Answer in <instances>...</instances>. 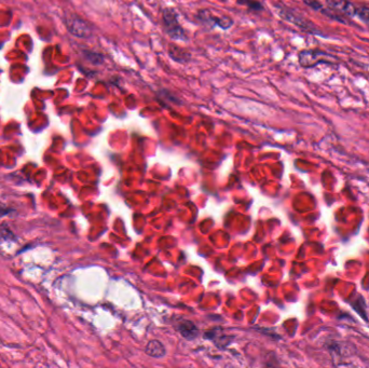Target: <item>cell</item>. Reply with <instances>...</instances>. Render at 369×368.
I'll use <instances>...</instances> for the list:
<instances>
[{
  "mask_svg": "<svg viewBox=\"0 0 369 368\" xmlns=\"http://www.w3.org/2000/svg\"><path fill=\"white\" fill-rule=\"evenodd\" d=\"M162 22L164 26V31L172 40L175 41H184L187 42L189 40L184 27L179 22L178 12L175 8L167 7L162 11Z\"/></svg>",
  "mask_w": 369,
  "mask_h": 368,
  "instance_id": "6da1fadb",
  "label": "cell"
},
{
  "mask_svg": "<svg viewBox=\"0 0 369 368\" xmlns=\"http://www.w3.org/2000/svg\"><path fill=\"white\" fill-rule=\"evenodd\" d=\"M338 57L326 53L325 51L319 49H308L299 52L298 62L304 68H311L319 64H336L338 63Z\"/></svg>",
  "mask_w": 369,
  "mask_h": 368,
  "instance_id": "7a4b0ae2",
  "label": "cell"
},
{
  "mask_svg": "<svg viewBox=\"0 0 369 368\" xmlns=\"http://www.w3.org/2000/svg\"><path fill=\"white\" fill-rule=\"evenodd\" d=\"M195 20L199 21L202 25H204L208 28L219 27L223 31H228L233 25H235V21L232 18L223 16L217 17L208 9H201L195 13Z\"/></svg>",
  "mask_w": 369,
  "mask_h": 368,
  "instance_id": "3957f363",
  "label": "cell"
},
{
  "mask_svg": "<svg viewBox=\"0 0 369 368\" xmlns=\"http://www.w3.org/2000/svg\"><path fill=\"white\" fill-rule=\"evenodd\" d=\"M275 10L276 13L280 16L284 21H287L289 23L296 25L297 27L301 28L303 31H306L308 33H314L316 32V26L312 23V22L308 21L303 16H300L299 13H296L291 9L287 8V7L282 6V5H275Z\"/></svg>",
  "mask_w": 369,
  "mask_h": 368,
  "instance_id": "277c9868",
  "label": "cell"
},
{
  "mask_svg": "<svg viewBox=\"0 0 369 368\" xmlns=\"http://www.w3.org/2000/svg\"><path fill=\"white\" fill-rule=\"evenodd\" d=\"M67 29L70 34L78 37V38H89L92 35V28L85 20L77 16H71L66 19Z\"/></svg>",
  "mask_w": 369,
  "mask_h": 368,
  "instance_id": "5b68a950",
  "label": "cell"
},
{
  "mask_svg": "<svg viewBox=\"0 0 369 368\" xmlns=\"http://www.w3.org/2000/svg\"><path fill=\"white\" fill-rule=\"evenodd\" d=\"M328 8L334 10L337 13L344 14V16L353 17L356 16V7L348 0H326Z\"/></svg>",
  "mask_w": 369,
  "mask_h": 368,
  "instance_id": "8992f818",
  "label": "cell"
},
{
  "mask_svg": "<svg viewBox=\"0 0 369 368\" xmlns=\"http://www.w3.org/2000/svg\"><path fill=\"white\" fill-rule=\"evenodd\" d=\"M168 54L173 61L179 64H187L191 61L192 55L187 49L179 47L175 43H170L168 47Z\"/></svg>",
  "mask_w": 369,
  "mask_h": 368,
  "instance_id": "52a82bcc",
  "label": "cell"
},
{
  "mask_svg": "<svg viewBox=\"0 0 369 368\" xmlns=\"http://www.w3.org/2000/svg\"><path fill=\"white\" fill-rule=\"evenodd\" d=\"M177 330L180 333L184 338H186L187 340H192L195 339L199 336V330L197 328L192 322L190 321H183L182 323H179L177 326Z\"/></svg>",
  "mask_w": 369,
  "mask_h": 368,
  "instance_id": "ba28073f",
  "label": "cell"
},
{
  "mask_svg": "<svg viewBox=\"0 0 369 368\" xmlns=\"http://www.w3.org/2000/svg\"><path fill=\"white\" fill-rule=\"evenodd\" d=\"M146 353L152 357H162L165 355V348L164 345L158 340H152L150 342H148L147 347H146Z\"/></svg>",
  "mask_w": 369,
  "mask_h": 368,
  "instance_id": "9c48e42d",
  "label": "cell"
},
{
  "mask_svg": "<svg viewBox=\"0 0 369 368\" xmlns=\"http://www.w3.org/2000/svg\"><path fill=\"white\" fill-rule=\"evenodd\" d=\"M158 95V100L161 102V104H176V105H182L183 101L179 99L177 95H175L174 93H172L170 90L168 89H160L159 91L157 93Z\"/></svg>",
  "mask_w": 369,
  "mask_h": 368,
  "instance_id": "30bf717a",
  "label": "cell"
},
{
  "mask_svg": "<svg viewBox=\"0 0 369 368\" xmlns=\"http://www.w3.org/2000/svg\"><path fill=\"white\" fill-rule=\"evenodd\" d=\"M237 4L239 6L246 7L248 10L253 12H261L265 10L263 4L260 3L259 0H237Z\"/></svg>",
  "mask_w": 369,
  "mask_h": 368,
  "instance_id": "8fae6325",
  "label": "cell"
},
{
  "mask_svg": "<svg viewBox=\"0 0 369 368\" xmlns=\"http://www.w3.org/2000/svg\"><path fill=\"white\" fill-rule=\"evenodd\" d=\"M85 55L86 57L89 59L90 62L95 64V65H99V64H103L104 63V56L100 53H95V52H85Z\"/></svg>",
  "mask_w": 369,
  "mask_h": 368,
  "instance_id": "7c38bea8",
  "label": "cell"
},
{
  "mask_svg": "<svg viewBox=\"0 0 369 368\" xmlns=\"http://www.w3.org/2000/svg\"><path fill=\"white\" fill-rule=\"evenodd\" d=\"M356 16L363 20L366 23L369 24V8L367 7H361V8H357L356 9Z\"/></svg>",
  "mask_w": 369,
  "mask_h": 368,
  "instance_id": "4fadbf2b",
  "label": "cell"
},
{
  "mask_svg": "<svg viewBox=\"0 0 369 368\" xmlns=\"http://www.w3.org/2000/svg\"><path fill=\"white\" fill-rule=\"evenodd\" d=\"M304 3L310 7L311 9L315 10V11H322L323 10V6L321 3H319L318 0H304Z\"/></svg>",
  "mask_w": 369,
  "mask_h": 368,
  "instance_id": "5bb4252c",
  "label": "cell"
},
{
  "mask_svg": "<svg viewBox=\"0 0 369 368\" xmlns=\"http://www.w3.org/2000/svg\"><path fill=\"white\" fill-rule=\"evenodd\" d=\"M13 211V209H10V208H7V207H3L0 206V216H4V215H8L9 212Z\"/></svg>",
  "mask_w": 369,
  "mask_h": 368,
  "instance_id": "9a60e30c",
  "label": "cell"
}]
</instances>
